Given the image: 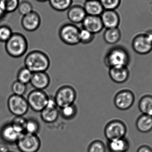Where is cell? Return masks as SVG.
Wrapping results in <instances>:
<instances>
[{"mask_svg":"<svg viewBox=\"0 0 152 152\" xmlns=\"http://www.w3.org/2000/svg\"><path fill=\"white\" fill-rule=\"evenodd\" d=\"M25 66L33 73L46 72L50 66V60L46 53L35 50L28 53L24 60Z\"/></svg>","mask_w":152,"mask_h":152,"instance_id":"1","label":"cell"},{"mask_svg":"<svg viewBox=\"0 0 152 152\" xmlns=\"http://www.w3.org/2000/svg\"><path fill=\"white\" fill-rule=\"evenodd\" d=\"M130 61V56L126 48L115 46L108 51L104 58V65L109 68L127 67Z\"/></svg>","mask_w":152,"mask_h":152,"instance_id":"2","label":"cell"},{"mask_svg":"<svg viewBox=\"0 0 152 152\" xmlns=\"http://www.w3.org/2000/svg\"><path fill=\"white\" fill-rule=\"evenodd\" d=\"M28 42L26 37L19 33H13L5 43V49L8 55L14 58L23 56L27 51Z\"/></svg>","mask_w":152,"mask_h":152,"instance_id":"3","label":"cell"},{"mask_svg":"<svg viewBox=\"0 0 152 152\" xmlns=\"http://www.w3.org/2000/svg\"><path fill=\"white\" fill-rule=\"evenodd\" d=\"M75 89L69 85H64L58 88L54 98L60 109L74 104L77 98Z\"/></svg>","mask_w":152,"mask_h":152,"instance_id":"4","label":"cell"},{"mask_svg":"<svg viewBox=\"0 0 152 152\" xmlns=\"http://www.w3.org/2000/svg\"><path fill=\"white\" fill-rule=\"evenodd\" d=\"M20 152H37L41 146V142L37 134L24 133L16 143Z\"/></svg>","mask_w":152,"mask_h":152,"instance_id":"5","label":"cell"},{"mask_svg":"<svg viewBox=\"0 0 152 152\" xmlns=\"http://www.w3.org/2000/svg\"><path fill=\"white\" fill-rule=\"evenodd\" d=\"M80 28L73 23H66L61 27L59 36L61 41L67 45H75L80 43Z\"/></svg>","mask_w":152,"mask_h":152,"instance_id":"6","label":"cell"},{"mask_svg":"<svg viewBox=\"0 0 152 152\" xmlns=\"http://www.w3.org/2000/svg\"><path fill=\"white\" fill-rule=\"evenodd\" d=\"M7 106L10 112L15 117H24L29 108L27 99L23 96L13 94L8 98Z\"/></svg>","mask_w":152,"mask_h":152,"instance_id":"7","label":"cell"},{"mask_svg":"<svg viewBox=\"0 0 152 152\" xmlns=\"http://www.w3.org/2000/svg\"><path fill=\"white\" fill-rule=\"evenodd\" d=\"M127 133V127L124 122L113 120L107 123L104 129V134L108 141L124 138Z\"/></svg>","mask_w":152,"mask_h":152,"instance_id":"8","label":"cell"},{"mask_svg":"<svg viewBox=\"0 0 152 152\" xmlns=\"http://www.w3.org/2000/svg\"><path fill=\"white\" fill-rule=\"evenodd\" d=\"M49 96L43 90H32L26 99L29 108L35 112H41L45 108Z\"/></svg>","mask_w":152,"mask_h":152,"instance_id":"9","label":"cell"},{"mask_svg":"<svg viewBox=\"0 0 152 152\" xmlns=\"http://www.w3.org/2000/svg\"><path fill=\"white\" fill-rule=\"evenodd\" d=\"M135 96L134 93L127 89L121 90L114 96V105L121 110H126L130 109L134 103Z\"/></svg>","mask_w":152,"mask_h":152,"instance_id":"10","label":"cell"},{"mask_svg":"<svg viewBox=\"0 0 152 152\" xmlns=\"http://www.w3.org/2000/svg\"><path fill=\"white\" fill-rule=\"evenodd\" d=\"M133 50L141 55H145L152 50V41L147 33L138 35L133 39Z\"/></svg>","mask_w":152,"mask_h":152,"instance_id":"11","label":"cell"},{"mask_svg":"<svg viewBox=\"0 0 152 152\" xmlns=\"http://www.w3.org/2000/svg\"><path fill=\"white\" fill-rule=\"evenodd\" d=\"M23 134L17 130L11 122L7 123L0 129V139L7 145H12L16 144Z\"/></svg>","mask_w":152,"mask_h":152,"instance_id":"12","label":"cell"},{"mask_svg":"<svg viewBox=\"0 0 152 152\" xmlns=\"http://www.w3.org/2000/svg\"><path fill=\"white\" fill-rule=\"evenodd\" d=\"M41 16L37 12H32L22 16L21 24L23 28L28 32H34L37 30L41 24Z\"/></svg>","mask_w":152,"mask_h":152,"instance_id":"13","label":"cell"},{"mask_svg":"<svg viewBox=\"0 0 152 152\" xmlns=\"http://www.w3.org/2000/svg\"><path fill=\"white\" fill-rule=\"evenodd\" d=\"M82 24L83 28L95 35L102 32L104 28L100 16L87 15Z\"/></svg>","mask_w":152,"mask_h":152,"instance_id":"14","label":"cell"},{"mask_svg":"<svg viewBox=\"0 0 152 152\" xmlns=\"http://www.w3.org/2000/svg\"><path fill=\"white\" fill-rule=\"evenodd\" d=\"M100 17L104 27L106 28H118L119 25V15L115 10H104Z\"/></svg>","mask_w":152,"mask_h":152,"instance_id":"15","label":"cell"},{"mask_svg":"<svg viewBox=\"0 0 152 152\" xmlns=\"http://www.w3.org/2000/svg\"><path fill=\"white\" fill-rule=\"evenodd\" d=\"M30 83L34 89L43 90L50 85V78L46 72L33 73Z\"/></svg>","mask_w":152,"mask_h":152,"instance_id":"16","label":"cell"},{"mask_svg":"<svg viewBox=\"0 0 152 152\" xmlns=\"http://www.w3.org/2000/svg\"><path fill=\"white\" fill-rule=\"evenodd\" d=\"M67 16L69 21L75 25L82 23L87 14L83 6L75 4L72 5L68 10Z\"/></svg>","mask_w":152,"mask_h":152,"instance_id":"17","label":"cell"},{"mask_svg":"<svg viewBox=\"0 0 152 152\" xmlns=\"http://www.w3.org/2000/svg\"><path fill=\"white\" fill-rule=\"evenodd\" d=\"M109 75L113 82L122 84L126 81L129 78V71L128 67L110 68Z\"/></svg>","mask_w":152,"mask_h":152,"instance_id":"18","label":"cell"},{"mask_svg":"<svg viewBox=\"0 0 152 152\" xmlns=\"http://www.w3.org/2000/svg\"><path fill=\"white\" fill-rule=\"evenodd\" d=\"M107 147L109 152H128L130 144L126 137L108 141Z\"/></svg>","mask_w":152,"mask_h":152,"instance_id":"19","label":"cell"},{"mask_svg":"<svg viewBox=\"0 0 152 152\" xmlns=\"http://www.w3.org/2000/svg\"><path fill=\"white\" fill-rule=\"evenodd\" d=\"M87 15L100 16L104 9L99 0H86L83 5Z\"/></svg>","mask_w":152,"mask_h":152,"instance_id":"20","label":"cell"},{"mask_svg":"<svg viewBox=\"0 0 152 152\" xmlns=\"http://www.w3.org/2000/svg\"><path fill=\"white\" fill-rule=\"evenodd\" d=\"M42 120L46 123L51 124L56 122L60 116L58 108H50L45 107L40 112Z\"/></svg>","mask_w":152,"mask_h":152,"instance_id":"21","label":"cell"},{"mask_svg":"<svg viewBox=\"0 0 152 152\" xmlns=\"http://www.w3.org/2000/svg\"><path fill=\"white\" fill-rule=\"evenodd\" d=\"M136 127L137 130L143 133H147L152 130V117L142 114L137 120Z\"/></svg>","mask_w":152,"mask_h":152,"instance_id":"22","label":"cell"},{"mask_svg":"<svg viewBox=\"0 0 152 152\" xmlns=\"http://www.w3.org/2000/svg\"><path fill=\"white\" fill-rule=\"evenodd\" d=\"M121 36V32L118 28H106L103 34L104 42L110 45L117 43L120 40Z\"/></svg>","mask_w":152,"mask_h":152,"instance_id":"23","label":"cell"},{"mask_svg":"<svg viewBox=\"0 0 152 152\" xmlns=\"http://www.w3.org/2000/svg\"><path fill=\"white\" fill-rule=\"evenodd\" d=\"M138 107L142 113L152 117V96L145 95L140 99Z\"/></svg>","mask_w":152,"mask_h":152,"instance_id":"24","label":"cell"},{"mask_svg":"<svg viewBox=\"0 0 152 152\" xmlns=\"http://www.w3.org/2000/svg\"><path fill=\"white\" fill-rule=\"evenodd\" d=\"M73 0H49L51 7L59 12L68 10L72 5Z\"/></svg>","mask_w":152,"mask_h":152,"instance_id":"25","label":"cell"},{"mask_svg":"<svg viewBox=\"0 0 152 152\" xmlns=\"http://www.w3.org/2000/svg\"><path fill=\"white\" fill-rule=\"evenodd\" d=\"M77 109L75 104H71L60 109V115L66 120L74 119L77 115Z\"/></svg>","mask_w":152,"mask_h":152,"instance_id":"26","label":"cell"},{"mask_svg":"<svg viewBox=\"0 0 152 152\" xmlns=\"http://www.w3.org/2000/svg\"><path fill=\"white\" fill-rule=\"evenodd\" d=\"M19 3V0H0L1 6L6 14L17 10Z\"/></svg>","mask_w":152,"mask_h":152,"instance_id":"27","label":"cell"},{"mask_svg":"<svg viewBox=\"0 0 152 152\" xmlns=\"http://www.w3.org/2000/svg\"><path fill=\"white\" fill-rule=\"evenodd\" d=\"M33 73L26 67L21 68L18 71L17 74V80L23 84L30 83Z\"/></svg>","mask_w":152,"mask_h":152,"instance_id":"28","label":"cell"},{"mask_svg":"<svg viewBox=\"0 0 152 152\" xmlns=\"http://www.w3.org/2000/svg\"><path fill=\"white\" fill-rule=\"evenodd\" d=\"M40 129L39 122L33 118L27 119L25 126V133L37 134Z\"/></svg>","mask_w":152,"mask_h":152,"instance_id":"29","label":"cell"},{"mask_svg":"<svg viewBox=\"0 0 152 152\" xmlns=\"http://www.w3.org/2000/svg\"><path fill=\"white\" fill-rule=\"evenodd\" d=\"M94 37L95 34L88 30L83 28L80 29L79 33L80 43L83 44H88L93 42Z\"/></svg>","mask_w":152,"mask_h":152,"instance_id":"30","label":"cell"},{"mask_svg":"<svg viewBox=\"0 0 152 152\" xmlns=\"http://www.w3.org/2000/svg\"><path fill=\"white\" fill-rule=\"evenodd\" d=\"M11 89L13 94L23 96L27 90L26 85L18 80H15L11 86Z\"/></svg>","mask_w":152,"mask_h":152,"instance_id":"31","label":"cell"},{"mask_svg":"<svg viewBox=\"0 0 152 152\" xmlns=\"http://www.w3.org/2000/svg\"><path fill=\"white\" fill-rule=\"evenodd\" d=\"M18 10L20 14L22 16L27 15L34 11L32 3L29 1L26 0L20 2Z\"/></svg>","mask_w":152,"mask_h":152,"instance_id":"32","label":"cell"},{"mask_svg":"<svg viewBox=\"0 0 152 152\" xmlns=\"http://www.w3.org/2000/svg\"><path fill=\"white\" fill-rule=\"evenodd\" d=\"M13 32L11 28L7 25L0 26V42H6L10 38Z\"/></svg>","mask_w":152,"mask_h":152,"instance_id":"33","label":"cell"},{"mask_svg":"<svg viewBox=\"0 0 152 152\" xmlns=\"http://www.w3.org/2000/svg\"><path fill=\"white\" fill-rule=\"evenodd\" d=\"M27 119L24 117H15L11 123L19 132L25 133V126Z\"/></svg>","mask_w":152,"mask_h":152,"instance_id":"34","label":"cell"},{"mask_svg":"<svg viewBox=\"0 0 152 152\" xmlns=\"http://www.w3.org/2000/svg\"><path fill=\"white\" fill-rule=\"evenodd\" d=\"M88 152H106V147L103 142L96 140L89 145Z\"/></svg>","mask_w":152,"mask_h":152,"instance_id":"35","label":"cell"},{"mask_svg":"<svg viewBox=\"0 0 152 152\" xmlns=\"http://www.w3.org/2000/svg\"><path fill=\"white\" fill-rule=\"evenodd\" d=\"M104 10H115L119 6L121 0H99Z\"/></svg>","mask_w":152,"mask_h":152,"instance_id":"36","label":"cell"},{"mask_svg":"<svg viewBox=\"0 0 152 152\" xmlns=\"http://www.w3.org/2000/svg\"><path fill=\"white\" fill-rule=\"evenodd\" d=\"M9 151L8 145L2 141L0 142V152H8Z\"/></svg>","mask_w":152,"mask_h":152,"instance_id":"37","label":"cell"},{"mask_svg":"<svg viewBox=\"0 0 152 152\" xmlns=\"http://www.w3.org/2000/svg\"><path fill=\"white\" fill-rule=\"evenodd\" d=\"M137 152H152V149L147 145H143L139 147Z\"/></svg>","mask_w":152,"mask_h":152,"instance_id":"38","label":"cell"},{"mask_svg":"<svg viewBox=\"0 0 152 152\" xmlns=\"http://www.w3.org/2000/svg\"><path fill=\"white\" fill-rule=\"evenodd\" d=\"M5 14H6V13L4 12L3 9H2L1 6V4H0V20L4 18Z\"/></svg>","mask_w":152,"mask_h":152,"instance_id":"39","label":"cell"},{"mask_svg":"<svg viewBox=\"0 0 152 152\" xmlns=\"http://www.w3.org/2000/svg\"><path fill=\"white\" fill-rule=\"evenodd\" d=\"M37 1L41 2H44L47 1H49V0H36Z\"/></svg>","mask_w":152,"mask_h":152,"instance_id":"40","label":"cell"},{"mask_svg":"<svg viewBox=\"0 0 152 152\" xmlns=\"http://www.w3.org/2000/svg\"><path fill=\"white\" fill-rule=\"evenodd\" d=\"M8 152H15L12 151H8Z\"/></svg>","mask_w":152,"mask_h":152,"instance_id":"41","label":"cell"}]
</instances>
